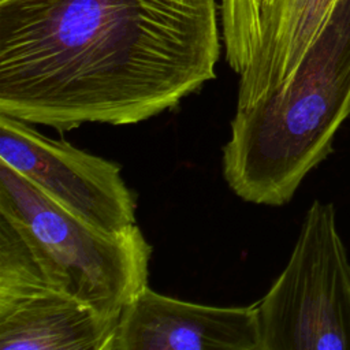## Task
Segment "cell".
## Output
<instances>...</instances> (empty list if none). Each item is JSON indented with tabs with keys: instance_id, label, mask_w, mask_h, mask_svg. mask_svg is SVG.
Returning a JSON list of instances; mask_svg holds the SVG:
<instances>
[{
	"instance_id": "1",
	"label": "cell",
	"mask_w": 350,
	"mask_h": 350,
	"mask_svg": "<svg viewBox=\"0 0 350 350\" xmlns=\"http://www.w3.org/2000/svg\"><path fill=\"white\" fill-rule=\"evenodd\" d=\"M215 0L0 3V113L70 131L134 124L216 78Z\"/></svg>"
},
{
	"instance_id": "2",
	"label": "cell",
	"mask_w": 350,
	"mask_h": 350,
	"mask_svg": "<svg viewBox=\"0 0 350 350\" xmlns=\"http://www.w3.org/2000/svg\"><path fill=\"white\" fill-rule=\"evenodd\" d=\"M350 115V0H336L290 79L245 109H235L221 171L241 200L287 204L334 150Z\"/></svg>"
},
{
	"instance_id": "3",
	"label": "cell",
	"mask_w": 350,
	"mask_h": 350,
	"mask_svg": "<svg viewBox=\"0 0 350 350\" xmlns=\"http://www.w3.org/2000/svg\"><path fill=\"white\" fill-rule=\"evenodd\" d=\"M0 217L33 250L63 293L118 319L148 286L152 246L137 224L98 228L72 215L0 161Z\"/></svg>"
},
{
	"instance_id": "4",
	"label": "cell",
	"mask_w": 350,
	"mask_h": 350,
	"mask_svg": "<svg viewBox=\"0 0 350 350\" xmlns=\"http://www.w3.org/2000/svg\"><path fill=\"white\" fill-rule=\"evenodd\" d=\"M256 305L261 350H350V260L332 202L309 205L286 267Z\"/></svg>"
},
{
	"instance_id": "5",
	"label": "cell",
	"mask_w": 350,
	"mask_h": 350,
	"mask_svg": "<svg viewBox=\"0 0 350 350\" xmlns=\"http://www.w3.org/2000/svg\"><path fill=\"white\" fill-rule=\"evenodd\" d=\"M0 161L79 219L107 231L135 224L137 200L122 167L0 113Z\"/></svg>"
},
{
	"instance_id": "6",
	"label": "cell",
	"mask_w": 350,
	"mask_h": 350,
	"mask_svg": "<svg viewBox=\"0 0 350 350\" xmlns=\"http://www.w3.org/2000/svg\"><path fill=\"white\" fill-rule=\"evenodd\" d=\"M109 350H261L257 305H202L145 286L122 310Z\"/></svg>"
},
{
	"instance_id": "7",
	"label": "cell",
	"mask_w": 350,
	"mask_h": 350,
	"mask_svg": "<svg viewBox=\"0 0 350 350\" xmlns=\"http://www.w3.org/2000/svg\"><path fill=\"white\" fill-rule=\"evenodd\" d=\"M118 319L53 288L0 299V350H109Z\"/></svg>"
},
{
	"instance_id": "8",
	"label": "cell",
	"mask_w": 350,
	"mask_h": 350,
	"mask_svg": "<svg viewBox=\"0 0 350 350\" xmlns=\"http://www.w3.org/2000/svg\"><path fill=\"white\" fill-rule=\"evenodd\" d=\"M336 0H267L256 52L239 75L237 108L261 101L286 83L327 22Z\"/></svg>"
},
{
	"instance_id": "9",
	"label": "cell",
	"mask_w": 350,
	"mask_h": 350,
	"mask_svg": "<svg viewBox=\"0 0 350 350\" xmlns=\"http://www.w3.org/2000/svg\"><path fill=\"white\" fill-rule=\"evenodd\" d=\"M267 0H221V34L227 64L241 75L249 66L260 34Z\"/></svg>"
},
{
	"instance_id": "10",
	"label": "cell",
	"mask_w": 350,
	"mask_h": 350,
	"mask_svg": "<svg viewBox=\"0 0 350 350\" xmlns=\"http://www.w3.org/2000/svg\"><path fill=\"white\" fill-rule=\"evenodd\" d=\"M3 1H7V0H0V3H3Z\"/></svg>"
}]
</instances>
